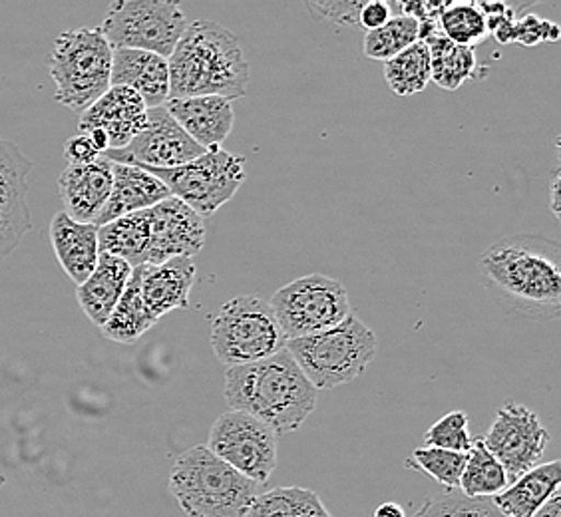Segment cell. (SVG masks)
<instances>
[{
    "label": "cell",
    "instance_id": "13",
    "mask_svg": "<svg viewBox=\"0 0 561 517\" xmlns=\"http://www.w3.org/2000/svg\"><path fill=\"white\" fill-rule=\"evenodd\" d=\"M206 151L185 134L168 110L160 106L148 110L146 128L126 148L104 151L102 156L110 162L134 165L140 170H172L194 162Z\"/></svg>",
    "mask_w": 561,
    "mask_h": 517
},
{
    "label": "cell",
    "instance_id": "8",
    "mask_svg": "<svg viewBox=\"0 0 561 517\" xmlns=\"http://www.w3.org/2000/svg\"><path fill=\"white\" fill-rule=\"evenodd\" d=\"M270 305L287 341L324 333L353 314L345 285L323 273L287 283Z\"/></svg>",
    "mask_w": 561,
    "mask_h": 517
},
{
    "label": "cell",
    "instance_id": "36",
    "mask_svg": "<svg viewBox=\"0 0 561 517\" xmlns=\"http://www.w3.org/2000/svg\"><path fill=\"white\" fill-rule=\"evenodd\" d=\"M560 38V26L548 21H541L536 14H526L522 21L514 24V38L512 43L524 44V46H536L543 41H558Z\"/></svg>",
    "mask_w": 561,
    "mask_h": 517
},
{
    "label": "cell",
    "instance_id": "11",
    "mask_svg": "<svg viewBox=\"0 0 561 517\" xmlns=\"http://www.w3.org/2000/svg\"><path fill=\"white\" fill-rule=\"evenodd\" d=\"M207 450L255 484H267L277 468L275 432L238 410H229L214 422Z\"/></svg>",
    "mask_w": 561,
    "mask_h": 517
},
{
    "label": "cell",
    "instance_id": "26",
    "mask_svg": "<svg viewBox=\"0 0 561 517\" xmlns=\"http://www.w3.org/2000/svg\"><path fill=\"white\" fill-rule=\"evenodd\" d=\"M153 324L156 321L151 319L146 305L141 301L138 271L131 269L130 279L124 289L122 299L100 331L114 343L130 345L148 333Z\"/></svg>",
    "mask_w": 561,
    "mask_h": 517
},
{
    "label": "cell",
    "instance_id": "23",
    "mask_svg": "<svg viewBox=\"0 0 561 517\" xmlns=\"http://www.w3.org/2000/svg\"><path fill=\"white\" fill-rule=\"evenodd\" d=\"M131 267L118 257L100 253L96 269L82 285L76 287V299L96 326H104L110 314L116 309L124 289L130 279Z\"/></svg>",
    "mask_w": 561,
    "mask_h": 517
},
{
    "label": "cell",
    "instance_id": "2",
    "mask_svg": "<svg viewBox=\"0 0 561 517\" xmlns=\"http://www.w3.org/2000/svg\"><path fill=\"white\" fill-rule=\"evenodd\" d=\"M317 394L287 348L257 363L226 368L227 406L267 424L275 436L299 430L313 414Z\"/></svg>",
    "mask_w": 561,
    "mask_h": 517
},
{
    "label": "cell",
    "instance_id": "12",
    "mask_svg": "<svg viewBox=\"0 0 561 517\" xmlns=\"http://www.w3.org/2000/svg\"><path fill=\"white\" fill-rule=\"evenodd\" d=\"M482 443L504 468L507 482L512 484L540 463L550 444V432L541 424L536 412L507 400L497 410L496 418Z\"/></svg>",
    "mask_w": 561,
    "mask_h": 517
},
{
    "label": "cell",
    "instance_id": "7",
    "mask_svg": "<svg viewBox=\"0 0 561 517\" xmlns=\"http://www.w3.org/2000/svg\"><path fill=\"white\" fill-rule=\"evenodd\" d=\"M209 343L227 368L257 363L285 348V334L270 301L241 295L227 301L211 321Z\"/></svg>",
    "mask_w": 561,
    "mask_h": 517
},
{
    "label": "cell",
    "instance_id": "37",
    "mask_svg": "<svg viewBox=\"0 0 561 517\" xmlns=\"http://www.w3.org/2000/svg\"><path fill=\"white\" fill-rule=\"evenodd\" d=\"M365 2H307V9L317 21L335 24H358V14Z\"/></svg>",
    "mask_w": 561,
    "mask_h": 517
},
{
    "label": "cell",
    "instance_id": "18",
    "mask_svg": "<svg viewBox=\"0 0 561 517\" xmlns=\"http://www.w3.org/2000/svg\"><path fill=\"white\" fill-rule=\"evenodd\" d=\"M134 269L140 279L141 301L156 323L175 309L190 307L197 273L192 258H170L162 265H140Z\"/></svg>",
    "mask_w": 561,
    "mask_h": 517
},
{
    "label": "cell",
    "instance_id": "33",
    "mask_svg": "<svg viewBox=\"0 0 561 517\" xmlns=\"http://www.w3.org/2000/svg\"><path fill=\"white\" fill-rule=\"evenodd\" d=\"M466 460H468L466 453L448 452L443 448L424 446V448H416L412 452L409 466L431 475L434 482L444 485L448 492H456L460 487V478L465 472Z\"/></svg>",
    "mask_w": 561,
    "mask_h": 517
},
{
    "label": "cell",
    "instance_id": "10",
    "mask_svg": "<svg viewBox=\"0 0 561 517\" xmlns=\"http://www.w3.org/2000/svg\"><path fill=\"white\" fill-rule=\"evenodd\" d=\"M160 180L170 194L199 217L216 214L245 182V160L231 151L211 148L194 162L172 170H144Z\"/></svg>",
    "mask_w": 561,
    "mask_h": 517
},
{
    "label": "cell",
    "instance_id": "4",
    "mask_svg": "<svg viewBox=\"0 0 561 517\" xmlns=\"http://www.w3.org/2000/svg\"><path fill=\"white\" fill-rule=\"evenodd\" d=\"M170 492L187 517H245L263 485L194 446L173 462Z\"/></svg>",
    "mask_w": 561,
    "mask_h": 517
},
{
    "label": "cell",
    "instance_id": "39",
    "mask_svg": "<svg viewBox=\"0 0 561 517\" xmlns=\"http://www.w3.org/2000/svg\"><path fill=\"white\" fill-rule=\"evenodd\" d=\"M392 19V11H390L387 2H380V0H373V2H365V7L360 9L358 14V24L365 26L368 33L382 28L387 22Z\"/></svg>",
    "mask_w": 561,
    "mask_h": 517
},
{
    "label": "cell",
    "instance_id": "1",
    "mask_svg": "<svg viewBox=\"0 0 561 517\" xmlns=\"http://www.w3.org/2000/svg\"><path fill=\"white\" fill-rule=\"evenodd\" d=\"M488 291L510 313L529 321H556L561 314V248L534 233L502 239L480 258Z\"/></svg>",
    "mask_w": 561,
    "mask_h": 517
},
{
    "label": "cell",
    "instance_id": "35",
    "mask_svg": "<svg viewBox=\"0 0 561 517\" xmlns=\"http://www.w3.org/2000/svg\"><path fill=\"white\" fill-rule=\"evenodd\" d=\"M472 436L468 430V414L456 410L432 424L424 434V444L431 448H443L448 452L468 453L472 448Z\"/></svg>",
    "mask_w": 561,
    "mask_h": 517
},
{
    "label": "cell",
    "instance_id": "22",
    "mask_svg": "<svg viewBox=\"0 0 561 517\" xmlns=\"http://www.w3.org/2000/svg\"><path fill=\"white\" fill-rule=\"evenodd\" d=\"M50 243L55 248L56 258L60 267L76 287L96 269L98 257V226L94 223H80L68 216L66 211H58L50 221Z\"/></svg>",
    "mask_w": 561,
    "mask_h": 517
},
{
    "label": "cell",
    "instance_id": "25",
    "mask_svg": "<svg viewBox=\"0 0 561 517\" xmlns=\"http://www.w3.org/2000/svg\"><path fill=\"white\" fill-rule=\"evenodd\" d=\"M150 248V217L148 209L119 217L98 227V251L122 258L134 267L146 265Z\"/></svg>",
    "mask_w": 561,
    "mask_h": 517
},
{
    "label": "cell",
    "instance_id": "21",
    "mask_svg": "<svg viewBox=\"0 0 561 517\" xmlns=\"http://www.w3.org/2000/svg\"><path fill=\"white\" fill-rule=\"evenodd\" d=\"M112 175H114V182H112L108 202L100 211L94 226H106L119 217L146 211L163 199L172 197L170 189L160 180H156L153 175L144 172L140 168L114 163Z\"/></svg>",
    "mask_w": 561,
    "mask_h": 517
},
{
    "label": "cell",
    "instance_id": "31",
    "mask_svg": "<svg viewBox=\"0 0 561 517\" xmlns=\"http://www.w3.org/2000/svg\"><path fill=\"white\" fill-rule=\"evenodd\" d=\"M436 22L444 38L460 46L474 48L490 34L486 16L474 2H446Z\"/></svg>",
    "mask_w": 561,
    "mask_h": 517
},
{
    "label": "cell",
    "instance_id": "30",
    "mask_svg": "<svg viewBox=\"0 0 561 517\" xmlns=\"http://www.w3.org/2000/svg\"><path fill=\"white\" fill-rule=\"evenodd\" d=\"M466 456L468 460L458 487L466 497H494L506 490L510 484L506 472L496 458L488 452L482 438L472 443Z\"/></svg>",
    "mask_w": 561,
    "mask_h": 517
},
{
    "label": "cell",
    "instance_id": "20",
    "mask_svg": "<svg viewBox=\"0 0 561 517\" xmlns=\"http://www.w3.org/2000/svg\"><path fill=\"white\" fill-rule=\"evenodd\" d=\"M185 134L204 150L221 148L233 129V106L226 97L197 96L168 100L163 104Z\"/></svg>",
    "mask_w": 561,
    "mask_h": 517
},
{
    "label": "cell",
    "instance_id": "17",
    "mask_svg": "<svg viewBox=\"0 0 561 517\" xmlns=\"http://www.w3.org/2000/svg\"><path fill=\"white\" fill-rule=\"evenodd\" d=\"M114 163L100 156L82 165H68L58 177L65 211L80 223H94L112 192Z\"/></svg>",
    "mask_w": 561,
    "mask_h": 517
},
{
    "label": "cell",
    "instance_id": "3",
    "mask_svg": "<svg viewBox=\"0 0 561 517\" xmlns=\"http://www.w3.org/2000/svg\"><path fill=\"white\" fill-rule=\"evenodd\" d=\"M170 100L248 94L249 62L238 36L211 21L187 24L168 58Z\"/></svg>",
    "mask_w": 561,
    "mask_h": 517
},
{
    "label": "cell",
    "instance_id": "6",
    "mask_svg": "<svg viewBox=\"0 0 561 517\" xmlns=\"http://www.w3.org/2000/svg\"><path fill=\"white\" fill-rule=\"evenodd\" d=\"M114 48L100 28H75L56 36L48 56L55 102L84 112L110 90Z\"/></svg>",
    "mask_w": 561,
    "mask_h": 517
},
{
    "label": "cell",
    "instance_id": "32",
    "mask_svg": "<svg viewBox=\"0 0 561 517\" xmlns=\"http://www.w3.org/2000/svg\"><path fill=\"white\" fill-rule=\"evenodd\" d=\"M419 36H421L419 21H414L411 16L392 14V19L382 28L365 34L363 50L365 56L373 60L389 62L390 58L400 55L412 44L419 43Z\"/></svg>",
    "mask_w": 561,
    "mask_h": 517
},
{
    "label": "cell",
    "instance_id": "27",
    "mask_svg": "<svg viewBox=\"0 0 561 517\" xmlns=\"http://www.w3.org/2000/svg\"><path fill=\"white\" fill-rule=\"evenodd\" d=\"M431 53L432 82L438 87L454 92L465 84L466 80L478 76L474 48L460 46L444 38L432 36L426 41Z\"/></svg>",
    "mask_w": 561,
    "mask_h": 517
},
{
    "label": "cell",
    "instance_id": "14",
    "mask_svg": "<svg viewBox=\"0 0 561 517\" xmlns=\"http://www.w3.org/2000/svg\"><path fill=\"white\" fill-rule=\"evenodd\" d=\"M148 124V108L134 90L110 87L108 92L80 114L78 129L88 136L100 153L122 150Z\"/></svg>",
    "mask_w": 561,
    "mask_h": 517
},
{
    "label": "cell",
    "instance_id": "5",
    "mask_svg": "<svg viewBox=\"0 0 561 517\" xmlns=\"http://www.w3.org/2000/svg\"><path fill=\"white\" fill-rule=\"evenodd\" d=\"M297 367L317 390H333L355 382L378 351L377 334L356 314L324 333L293 338L285 343Z\"/></svg>",
    "mask_w": 561,
    "mask_h": 517
},
{
    "label": "cell",
    "instance_id": "19",
    "mask_svg": "<svg viewBox=\"0 0 561 517\" xmlns=\"http://www.w3.org/2000/svg\"><path fill=\"white\" fill-rule=\"evenodd\" d=\"M110 87L130 88L144 100L146 108H160L170 100L168 58L144 50L114 48Z\"/></svg>",
    "mask_w": 561,
    "mask_h": 517
},
{
    "label": "cell",
    "instance_id": "41",
    "mask_svg": "<svg viewBox=\"0 0 561 517\" xmlns=\"http://www.w3.org/2000/svg\"><path fill=\"white\" fill-rule=\"evenodd\" d=\"M558 195H560V170H553V177H551V211H553V216L560 219V199H558Z\"/></svg>",
    "mask_w": 561,
    "mask_h": 517
},
{
    "label": "cell",
    "instance_id": "34",
    "mask_svg": "<svg viewBox=\"0 0 561 517\" xmlns=\"http://www.w3.org/2000/svg\"><path fill=\"white\" fill-rule=\"evenodd\" d=\"M411 517H506L492 497H466L448 492L444 496L431 497Z\"/></svg>",
    "mask_w": 561,
    "mask_h": 517
},
{
    "label": "cell",
    "instance_id": "16",
    "mask_svg": "<svg viewBox=\"0 0 561 517\" xmlns=\"http://www.w3.org/2000/svg\"><path fill=\"white\" fill-rule=\"evenodd\" d=\"M150 217V248L146 265H162L170 258H192L206 245L204 217L168 197L148 209Z\"/></svg>",
    "mask_w": 561,
    "mask_h": 517
},
{
    "label": "cell",
    "instance_id": "29",
    "mask_svg": "<svg viewBox=\"0 0 561 517\" xmlns=\"http://www.w3.org/2000/svg\"><path fill=\"white\" fill-rule=\"evenodd\" d=\"M385 80L397 96L409 97L432 82L431 53L426 44L414 43L385 62Z\"/></svg>",
    "mask_w": 561,
    "mask_h": 517
},
{
    "label": "cell",
    "instance_id": "9",
    "mask_svg": "<svg viewBox=\"0 0 561 517\" xmlns=\"http://www.w3.org/2000/svg\"><path fill=\"white\" fill-rule=\"evenodd\" d=\"M112 48L144 50L170 58L187 28L185 14L170 0H118L98 26Z\"/></svg>",
    "mask_w": 561,
    "mask_h": 517
},
{
    "label": "cell",
    "instance_id": "15",
    "mask_svg": "<svg viewBox=\"0 0 561 517\" xmlns=\"http://www.w3.org/2000/svg\"><path fill=\"white\" fill-rule=\"evenodd\" d=\"M33 162L16 143L0 138V261L14 253L33 229L28 175Z\"/></svg>",
    "mask_w": 561,
    "mask_h": 517
},
{
    "label": "cell",
    "instance_id": "42",
    "mask_svg": "<svg viewBox=\"0 0 561 517\" xmlns=\"http://www.w3.org/2000/svg\"><path fill=\"white\" fill-rule=\"evenodd\" d=\"M375 517H407L404 516V509L394 502H387V504H380L375 509Z\"/></svg>",
    "mask_w": 561,
    "mask_h": 517
},
{
    "label": "cell",
    "instance_id": "28",
    "mask_svg": "<svg viewBox=\"0 0 561 517\" xmlns=\"http://www.w3.org/2000/svg\"><path fill=\"white\" fill-rule=\"evenodd\" d=\"M245 517H333L323 499L305 487H275L263 492Z\"/></svg>",
    "mask_w": 561,
    "mask_h": 517
},
{
    "label": "cell",
    "instance_id": "40",
    "mask_svg": "<svg viewBox=\"0 0 561 517\" xmlns=\"http://www.w3.org/2000/svg\"><path fill=\"white\" fill-rule=\"evenodd\" d=\"M531 517H561V494L556 492L553 496Z\"/></svg>",
    "mask_w": 561,
    "mask_h": 517
},
{
    "label": "cell",
    "instance_id": "38",
    "mask_svg": "<svg viewBox=\"0 0 561 517\" xmlns=\"http://www.w3.org/2000/svg\"><path fill=\"white\" fill-rule=\"evenodd\" d=\"M100 156L102 153L96 150V146L84 134H78L65 143V158L68 160V165L94 162Z\"/></svg>",
    "mask_w": 561,
    "mask_h": 517
},
{
    "label": "cell",
    "instance_id": "24",
    "mask_svg": "<svg viewBox=\"0 0 561 517\" xmlns=\"http://www.w3.org/2000/svg\"><path fill=\"white\" fill-rule=\"evenodd\" d=\"M561 462L538 463L492 497L506 517H531L556 492H560Z\"/></svg>",
    "mask_w": 561,
    "mask_h": 517
}]
</instances>
